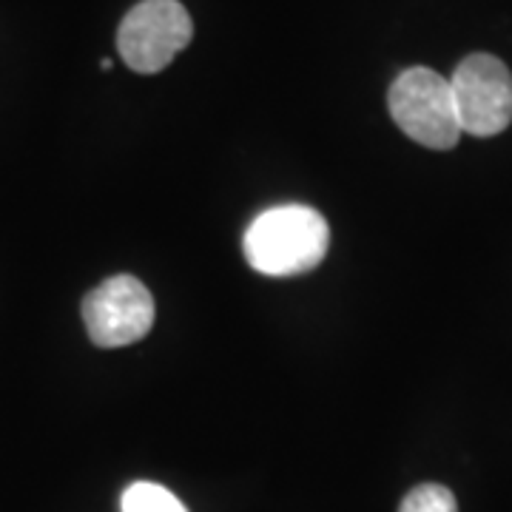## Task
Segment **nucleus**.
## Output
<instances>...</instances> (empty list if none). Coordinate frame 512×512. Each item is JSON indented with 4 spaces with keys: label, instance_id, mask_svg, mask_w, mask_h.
Returning <instances> with one entry per match:
<instances>
[{
    "label": "nucleus",
    "instance_id": "1",
    "mask_svg": "<svg viewBox=\"0 0 512 512\" xmlns=\"http://www.w3.org/2000/svg\"><path fill=\"white\" fill-rule=\"evenodd\" d=\"M330 248V228L308 205H279L259 214L245 231V259L265 276L313 271Z\"/></svg>",
    "mask_w": 512,
    "mask_h": 512
},
{
    "label": "nucleus",
    "instance_id": "2",
    "mask_svg": "<svg viewBox=\"0 0 512 512\" xmlns=\"http://www.w3.org/2000/svg\"><path fill=\"white\" fill-rule=\"evenodd\" d=\"M387 106L393 123L421 146L444 151L456 146L461 137L450 80L433 69L413 66L399 74L390 86Z\"/></svg>",
    "mask_w": 512,
    "mask_h": 512
},
{
    "label": "nucleus",
    "instance_id": "3",
    "mask_svg": "<svg viewBox=\"0 0 512 512\" xmlns=\"http://www.w3.org/2000/svg\"><path fill=\"white\" fill-rule=\"evenodd\" d=\"M194 37L191 15L180 0H143L117 29V52L137 74H157Z\"/></svg>",
    "mask_w": 512,
    "mask_h": 512
},
{
    "label": "nucleus",
    "instance_id": "4",
    "mask_svg": "<svg viewBox=\"0 0 512 512\" xmlns=\"http://www.w3.org/2000/svg\"><path fill=\"white\" fill-rule=\"evenodd\" d=\"M461 134L493 137L512 123V74L493 55H470L450 80Z\"/></svg>",
    "mask_w": 512,
    "mask_h": 512
},
{
    "label": "nucleus",
    "instance_id": "5",
    "mask_svg": "<svg viewBox=\"0 0 512 512\" xmlns=\"http://www.w3.org/2000/svg\"><path fill=\"white\" fill-rule=\"evenodd\" d=\"M83 322L97 348L134 345L154 325V299L137 276H111L86 296Z\"/></svg>",
    "mask_w": 512,
    "mask_h": 512
},
{
    "label": "nucleus",
    "instance_id": "6",
    "mask_svg": "<svg viewBox=\"0 0 512 512\" xmlns=\"http://www.w3.org/2000/svg\"><path fill=\"white\" fill-rule=\"evenodd\" d=\"M120 512H188L183 501L174 493H168L160 484L151 481H137L131 484L123 501H120Z\"/></svg>",
    "mask_w": 512,
    "mask_h": 512
},
{
    "label": "nucleus",
    "instance_id": "7",
    "mask_svg": "<svg viewBox=\"0 0 512 512\" xmlns=\"http://www.w3.org/2000/svg\"><path fill=\"white\" fill-rule=\"evenodd\" d=\"M399 512H458V504L444 484H419L404 495Z\"/></svg>",
    "mask_w": 512,
    "mask_h": 512
}]
</instances>
